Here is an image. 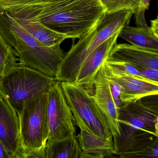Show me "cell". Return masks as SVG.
<instances>
[{"instance_id": "obj_8", "label": "cell", "mask_w": 158, "mask_h": 158, "mask_svg": "<svg viewBox=\"0 0 158 158\" xmlns=\"http://www.w3.org/2000/svg\"><path fill=\"white\" fill-rule=\"evenodd\" d=\"M47 94L49 128L48 141L75 136V120L65 99L60 82L56 81Z\"/></svg>"}, {"instance_id": "obj_10", "label": "cell", "mask_w": 158, "mask_h": 158, "mask_svg": "<svg viewBox=\"0 0 158 158\" xmlns=\"http://www.w3.org/2000/svg\"><path fill=\"white\" fill-rule=\"evenodd\" d=\"M115 154L121 158H158V135L137 133L122 138H113Z\"/></svg>"}, {"instance_id": "obj_26", "label": "cell", "mask_w": 158, "mask_h": 158, "mask_svg": "<svg viewBox=\"0 0 158 158\" xmlns=\"http://www.w3.org/2000/svg\"><path fill=\"white\" fill-rule=\"evenodd\" d=\"M0 158H10L4 145L0 140Z\"/></svg>"}, {"instance_id": "obj_23", "label": "cell", "mask_w": 158, "mask_h": 158, "mask_svg": "<svg viewBox=\"0 0 158 158\" xmlns=\"http://www.w3.org/2000/svg\"><path fill=\"white\" fill-rule=\"evenodd\" d=\"M151 0H141V4L137 15L135 17L137 27H148L145 17L146 10L149 9Z\"/></svg>"}, {"instance_id": "obj_24", "label": "cell", "mask_w": 158, "mask_h": 158, "mask_svg": "<svg viewBox=\"0 0 158 158\" xmlns=\"http://www.w3.org/2000/svg\"><path fill=\"white\" fill-rule=\"evenodd\" d=\"M106 75V74H105ZM110 86L112 94L114 100L117 108L120 110V108L125 106L127 103L123 102L120 99V87L116 84L114 81L112 80L110 78L107 77Z\"/></svg>"}, {"instance_id": "obj_21", "label": "cell", "mask_w": 158, "mask_h": 158, "mask_svg": "<svg viewBox=\"0 0 158 158\" xmlns=\"http://www.w3.org/2000/svg\"><path fill=\"white\" fill-rule=\"evenodd\" d=\"M49 0H0V11L10 12L13 10L43 4Z\"/></svg>"}, {"instance_id": "obj_14", "label": "cell", "mask_w": 158, "mask_h": 158, "mask_svg": "<svg viewBox=\"0 0 158 158\" xmlns=\"http://www.w3.org/2000/svg\"><path fill=\"white\" fill-rule=\"evenodd\" d=\"M0 140L10 158H16L21 149L19 116L1 94Z\"/></svg>"}, {"instance_id": "obj_17", "label": "cell", "mask_w": 158, "mask_h": 158, "mask_svg": "<svg viewBox=\"0 0 158 158\" xmlns=\"http://www.w3.org/2000/svg\"><path fill=\"white\" fill-rule=\"evenodd\" d=\"M121 38L131 45L158 51V35L149 27H123L118 32Z\"/></svg>"}, {"instance_id": "obj_4", "label": "cell", "mask_w": 158, "mask_h": 158, "mask_svg": "<svg viewBox=\"0 0 158 158\" xmlns=\"http://www.w3.org/2000/svg\"><path fill=\"white\" fill-rule=\"evenodd\" d=\"M56 82L54 77L17 63L0 79V94L19 115L27 104L47 93Z\"/></svg>"}, {"instance_id": "obj_12", "label": "cell", "mask_w": 158, "mask_h": 158, "mask_svg": "<svg viewBox=\"0 0 158 158\" xmlns=\"http://www.w3.org/2000/svg\"><path fill=\"white\" fill-rule=\"evenodd\" d=\"M94 100L106 120L113 137L120 135L118 121L119 109L114 100L110 83L106 77L103 64L94 81Z\"/></svg>"}, {"instance_id": "obj_22", "label": "cell", "mask_w": 158, "mask_h": 158, "mask_svg": "<svg viewBox=\"0 0 158 158\" xmlns=\"http://www.w3.org/2000/svg\"><path fill=\"white\" fill-rule=\"evenodd\" d=\"M105 63L108 66L119 72L137 77L142 79H148L144 76L141 73V71L142 69H139L128 63L106 60Z\"/></svg>"}, {"instance_id": "obj_11", "label": "cell", "mask_w": 158, "mask_h": 158, "mask_svg": "<svg viewBox=\"0 0 158 158\" xmlns=\"http://www.w3.org/2000/svg\"><path fill=\"white\" fill-rule=\"evenodd\" d=\"M119 31L90 53L84 61L77 72L74 83L84 88L92 96L94 95V81L96 76L107 60L110 52L116 44Z\"/></svg>"}, {"instance_id": "obj_19", "label": "cell", "mask_w": 158, "mask_h": 158, "mask_svg": "<svg viewBox=\"0 0 158 158\" xmlns=\"http://www.w3.org/2000/svg\"><path fill=\"white\" fill-rule=\"evenodd\" d=\"M18 61L14 49L0 33V79Z\"/></svg>"}, {"instance_id": "obj_20", "label": "cell", "mask_w": 158, "mask_h": 158, "mask_svg": "<svg viewBox=\"0 0 158 158\" xmlns=\"http://www.w3.org/2000/svg\"><path fill=\"white\" fill-rule=\"evenodd\" d=\"M106 11L111 14L123 10L130 11L135 15H137L141 0H100Z\"/></svg>"}, {"instance_id": "obj_7", "label": "cell", "mask_w": 158, "mask_h": 158, "mask_svg": "<svg viewBox=\"0 0 158 158\" xmlns=\"http://www.w3.org/2000/svg\"><path fill=\"white\" fill-rule=\"evenodd\" d=\"M158 95L146 96L120 108V134L113 138H122L145 132L158 135Z\"/></svg>"}, {"instance_id": "obj_3", "label": "cell", "mask_w": 158, "mask_h": 158, "mask_svg": "<svg viewBox=\"0 0 158 158\" xmlns=\"http://www.w3.org/2000/svg\"><path fill=\"white\" fill-rule=\"evenodd\" d=\"M10 28L8 43L15 51L20 63L47 76L55 78L65 52L60 45L44 46L33 37L8 13L2 12Z\"/></svg>"}, {"instance_id": "obj_5", "label": "cell", "mask_w": 158, "mask_h": 158, "mask_svg": "<svg viewBox=\"0 0 158 158\" xmlns=\"http://www.w3.org/2000/svg\"><path fill=\"white\" fill-rule=\"evenodd\" d=\"M18 116L21 149L16 158H45L49 135L47 93L27 104Z\"/></svg>"}, {"instance_id": "obj_18", "label": "cell", "mask_w": 158, "mask_h": 158, "mask_svg": "<svg viewBox=\"0 0 158 158\" xmlns=\"http://www.w3.org/2000/svg\"><path fill=\"white\" fill-rule=\"evenodd\" d=\"M45 158H83V152L76 135L47 141Z\"/></svg>"}, {"instance_id": "obj_25", "label": "cell", "mask_w": 158, "mask_h": 158, "mask_svg": "<svg viewBox=\"0 0 158 158\" xmlns=\"http://www.w3.org/2000/svg\"><path fill=\"white\" fill-rule=\"evenodd\" d=\"M141 73L147 79L158 83V71L151 69L141 70Z\"/></svg>"}, {"instance_id": "obj_27", "label": "cell", "mask_w": 158, "mask_h": 158, "mask_svg": "<svg viewBox=\"0 0 158 158\" xmlns=\"http://www.w3.org/2000/svg\"><path fill=\"white\" fill-rule=\"evenodd\" d=\"M151 29L155 33L158 35V18L151 21Z\"/></svg>"}, {"instance_id": "obj_16", "label": "cell", "mask_w": 158, "mask_h": 158, "mask_svg": "<svg viewBox=\"0 0 158 158\" xmlns=\"http://www.w3.org/2000/svg\"><path fill=\"white\" fill-rule=\"evenodd\" d=\"M11 15L33 37L46 47L60 45L65 40L70 39L68 36L49 28L39 21L23 16Z\"/></svg>"}, {"instance_id": "obj_9", "label": "cell", "mask_w": 158, "mask_h": 158, "mask_svg": "<svg viewBox=\"0 0 158 158\" xmlns=\"http://www.w3.org/2000/svg\"><path fill=\"white\" fill-rule=\"evenodd\" d=\"M106 77L120 87V99L128 103L150 95H158V83L122 73L103 63Z\"/></svg>"}, {"instance_id": "obj_2", "label": "cell", "mask_w": 158, "mask_h": 158, "mask_svg": "<svg viewBox=\"0 0 158 158\" xmlns=\"http://www.w3.org/2000/svg\"><path fill=\"white\" fill-rule=\"evenodd\" d=\"M130 11L123 10L105 14L96 25L73 44L65 53L59 65L55 80L59 82H74L78 70L86 58L104 41L129 25L133 15Z\"/></svg>"}, {"instance_id": "obj_6", "label": "cell", "mask_w": 158, "mask_h": 158, "mask_svg": "<svg viewBox=\"0 0 158 158\" xmlns=\"http://www.w3.org/2000/svg\"><path fill=\"white\" fill-rule=\"evenodd\" d=\"M60 85L76 125L105 138H113L93 96L74 82H61Z\"/></svg>"}, {"instance_id": "obj_15", "label": "cell", "mask_w": 158, "mask_h": 158, "mask_svg": "<svg viewBox=\"0 0 158 158\" xmlns=\"http://www.w3.org/2000/svg\"><path fill=\"white\" fill-rule=\"evenodd\" d=\"M77 138L83 153V158H102L115 154L113 138L106 139L89 132L81 126Z\"/></svg>"}, {"instance_id": "obj_13", "label": "cell", "mask_w": 158, "mask_h": 158, "mask_svg": "<svg viewBox=\"0 0 158 158\" xmlns=\"http://www.w3.org/2000/svg\"><path fill=\"white\" fill-rule=\"evenodd\" d=\"M106 60L128 63L139 69L158 71V51L126 43L115 44Z\"/></svg>"}, {"instance_id": "obj_1", "label": "cell", "mask_w": 158, "mask_h": 158, "mask_svg": "<svg viewBox=\"0 0 158 158\" xmlns=\"http://www.w3.org/2000/svg\"><path fill=\"white\" fill-rule=\"evenodd\" d=\"M7 13L39 21L74 40L90 31L106 11L100 0H49Z\"/></svg>"}]
</instances>
